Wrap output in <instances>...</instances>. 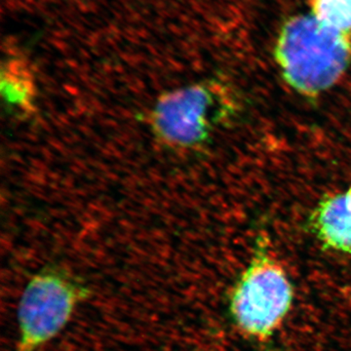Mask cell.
Instances as JSON below:
<instances>
[{"label": "cell", "instance_id": "cell-6", "mask_svg": "<svg viewBox=\"0 0 351 351\" xmlns=\"http://www.w3.org/2000/svg\"><path fill=\"white\" fill-rule=\"evenodd\" d=\"M2 80L9 100L17 105L29 106L32 100V73L25 62L18 58L7 60Z\"/></svg>", "mask_w": 351, "mask_h": 351}, {"label": "cell", "instance_id": "cell-7", "mask_svg": "<svg viewBox=\"0 0 351 351\" xmlns=\"http://www.w3.org/2000/svg\"><path fill=\"white\" fill-rule=\"evenodd\" d=\"M314 19L330 29L351 34V0H307Z\"/></svg>", "mask_w": 351, "mask_h": 351}, {"label": "cell", "instance_id": "cell-2", "mask_svg": "<svg viewBox=\"0 0 351 351\" xmlns=\"http://www.w3.org/2000/svg\"><path fill=\"white\" fill-rule=\"evenodd\" d=\"M294 290L282 265L258 239L248 267L235 283L230 313L235 326L251 339L265 341L282 324L292 307Z\"/></svg>", "mask_w": 351, "mask_h": 351}, {"label": "cell", "instance_id": "cell-5", "mask_svg": "<svg viewBox=\"0 0 351 351\" xmlns=\"http://www.w3.org/2000/svg\"><path fill=\"white\" fill-rule=\"evenodd\" d=\"M311 226L326 248L351 255V189L321 203Z\"/></svg>", "mask_w": 351, "mask_h": 351}, {"label": "cell", "instance_id": "cell-3", "mask_svg": "<svg viewBox=\"0 0 351 351\" xmlns=\"http://www.w3.org/2000/svg\"><path fill=\"white\" fill-rule=\"evenodd\" d=\"M87 297V289L62 270L46 269L32 277L18 306L16 351H38L59 334Z\"/></svg>", "mask_w": 351, "mask_h": 351}, {"label": "cell", "instance_id": "cell-4", "mask_svg": "<svg viewBox=\"0 0 351 351\" xmlns=\"http://www.w3.org/2000/svg\"><path fill=\"white\" fill-rule=\"evenodd\" d=\"M211 97L205 88L193 86L163 97L154 112L159 135L174 145L195 144L204 136Z\"/></svg>", "mask_w": 351, "mask_h": 351}, {"label": "cell", "instance_id": "cell-1", "mask_svg": "<svg viewBox=\"0 0 351 351\" xmlns=\"http://www.w3.org/2000/svg\"><path fill=\"white\" fill-rule=\"evenodd\" d=\"M276 59L290 86L306 95L326 91L351 62V34L335 31L311 15H295L283 23Z\"/></svg>", "mask_w": 351, "mask_h": 351}]
</instances>
